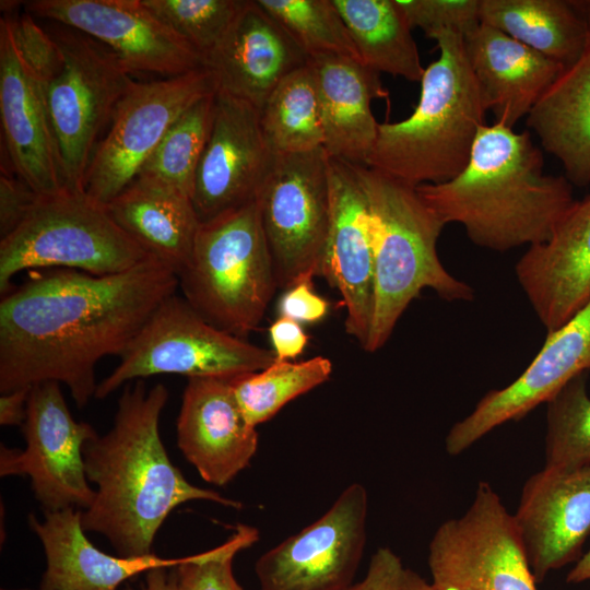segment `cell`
Listing matches in <instances>:
<instances>
[{
  "instance_id": "5",
  "label": "cell",
  "mask_w": 590,
  "mask_h": 590,
  "mask_svg": "<svg viewBox=\"0 0 590 590\" xmlns=\"http://www.w3.org/2000/svg\"><path fill=\"white\" fill-rule=\"evenodd\" d=\"M353 166L373 227L374 311L364 347L373 353L387 343L404 310L423 290L429 288L448 302L472 300L474 291L441 263L437 241L446 225L416 189L376 169Z\"/></svg>"
},
{
  "instance_id": "17",
  "label": "cell",
  "mask_w": 590,
  "mask_h": 590,
  "mask_svg": "<svg viewBox=\"0 0 590 590\" xmlns=\"http://www.w3.org/2000/svg\"><path fill=\"white\" fill-rule=\"evenodd\" d=\"M590 369V300L546 339L511 384L488 391L473 411L449 429L446 451L457 456L494 428L517 421L545 403L578 374Z\"/></svg>"
},
{
  "instance_id": "27",
  "label": "cell",
  "mask_w": 590,
  "mask_h": 590,
  "mask_svg": "<svg viewBox=\"0 0 590 590\" xmlns=\"http://www.w3.org/2000/svg\"><path fill=\"white\" fill-rule=\"evenodd\" d=\"M106 208L150 257L177 275L186 267L201 224L190 197L137 177Z\"/></svg>"
},
{
  "instance_id": "13",
  "label": "cell",
  "mask_w": 590,
  "mask_h": 590,
  "mask_svg": "<svg viewBox=\"0 0 590 590\" xmlns=\"http://www.w3.org/2000/svg\"><path fill=\"white\" fill-rule=\"evenodd\" d=\"M21 430L25 449L0 446V475L28 476L35 498L47 511L88 508L95 489L86 477L83 447L97 433L72 417L59 382L31 387Z\"/></svg>"
},
{
  "instance_id": "40",
  "label": "cell",
  "mask_w": 590,
  "mask_h": 590,
  "mask_svg": "<svg viewBox=\"0 0 590 590\" xmlns=\"http://www.w3.org/2000/svg\"><path fill=\"white\" fill-rule=\"evenodd\" d=\"M40 194L19 177L2 172L0 177V235H10L25 220Z\"/></svg>"
},
{
  "instance_id": "24",
  "label": "cell",
  "mask_w": 590,
  "mask_h": 590,
  "mask_svg": "<svg viewBox=\"0 0 590 590\" xmlns=\"http://www.w3.org/2000/svg\"><path fill=\"white\" fill-rule=\"evenodd\" d=\"M81 510H45L44 520L28 515V526L43 544L46 568L38 590H118L128 579L156 568H174L185 557L154 553L121 557L104 553L87 539Z\"/></svg>"
},
{
  "instance_id": "9",
  "label": "cell",
  "mask_w": 590,
  "mask_h": 590,
  "mask_svg": "<svg viewBox=\"0 0 590 590\" xmlns=\"http://www.w3.org/2000/svg\"><path fill=\"white\" fill-rule=\"evenodd\" d=\"M51 36L63 66L43 93L64 189L84 191L98 134L133 80L119 58L97 40L69 27Z\"/></svg>"
},
{
  "instance_id": "36",
  "label": "cell",
  "mask_w": 590,
  "mask_h": 590,
  "mask_svg": "<svg viewBox=\"0 0 590 590\" xmlns=\"http://www.w3.org/2000/svg\"><path fill=\"white\" fill-rule=\"evenodd\" d=\"M203 58L225 38L246 0H142Z\"/></svg>"
},
{
  "instance_id": "3",
  "label": "cell",
  "mask_w": 590,
  "mask_h": 590,
  "mask_svg": "<svg viewBox=\"0 0 590 590\" xmlns=\"http://www.w3.org/2000/svg\"><path fill=\"white\" fill-rule=\"evenodd\" d=\"M543 168L529 131L494 122L480 128L459 175L415 189L445 225L458 223L476 246L507 251L547 240L575 202L566 177Z\"/></svg>"
},
{
  "instance_id": "30",
  "label": "cell",
  "mask_w": 590,
  "mask_h": 590,
  "mask_svg": "<svg viewBox=\"0 0 590 590\" xmlns=\"http://www.w3.org/2000/svg\"><path fill=\"white\" fill-rule=\"evenodd\" d=\"M359 59L369 69L421 82L422 66L408 19L397 0H332Z\"/></svg>"
},
{
  "instance_id": "44",
  "label": "cell",
  "mask_w": 590,
  "mask_h": 590,
  "mask_svg": "<svg viewBox=\"0 0 590 590\" xmlns=\"http://www.w3.org/2000/svg\"><path fill=\"white\" fill-rule=\"evenodd\" d=\"M31 387L20 388L0 397V424L2 426H22L27 415V401Z\"/></svg>"
},
{
  "instance_id": "48",
  "label": "cell",
  "mask_w": 590,
  "mask_h": 590,
  "mask_svg": "<svg viewBox=\"0 0 590 590\" xmlns=\"http://www.w3.org/2000/svg\"><path fill=\"white\" fill-rule=\"evenodd\" d=\"M569 3L590 26V0H569Z\"/></svg>"
},
{
  "instance_id": "34",
  "label": "cell",
  "mask_w": 590,
  "mask_h": 590,
  "mask_svg": "<svg viewBox=\"0 0 590 590\" xmlns=\"http://www.w3.org/2000/svg\"><path fill=\"white\" fill-rule=\"evenodd\" d=\"M588 371L568 380L546 402L545 467L590 465Z\"/></svg>"
},
{
  "instance_id": "41",
  "label": "cell",
  "mask_w": 590,
  "mask_h": 590,
  "mask_svg": "<svg viewBox=\"0 0 590 590\" xmlns=\"http://www.w3.org/2000/svg\"><path fill=\"white\" fill-rule=\"evenodd\" d=\"M329 310L328 302L312 290V281H303L286 290L279 302L280 317L299 323L322 320Z\"/></svg>"
},
{
  "instance_id": "46",
  "label": "cell",
  "mask_w": 590,
  "mask_h": 590,
  "mask_svg": "<svg viewBox=\"0 0 590 590\" xmlns=\"http://www.w3.org/2000/svg\"><path fill=\"white\" fill-rule=\"evenodd\" d=\"M399 590H438L433 583H428L421 575L405 568L402 575Z\"/></svg>"
},
{
  "instance_id": "20",
  "label": "cell",
  "mask_w": 590,
  "mask_h": 590,
  "mask_svg": "<svg viewBox=\"0 0 590 590\" xmlns=\"http://www.w3.org/2000/svg\"><path fill=\"white\" fill-rule=\"evenodd\" d=\"M176 428L184 457L215 486L248 468L258 449V432L246 421L231 378H188Z\"/></svg>"
},
{
  "instance_id": "29",
  "label": "cell",
  "mask_w": 590,
  "mask_h": 590,
  "mask_svg": "<svg viewBox=\"0 0 590 590\" xmlns=\"http://www.w3.org/2000/svg\"><path fill=\"white\" fill-rule=\"evenodd\" d=\"M479 19L564 67L579 58L589 35L569 0H480Z\"/></svg>"
},
{
  "instance_id": "11",
  "label": "cell",
  "mask_w": 590,
  "mask_h": 590,
  "mask_svg": "<svg viewBox=\"0 0 590 590\" xmlns=\"http://www.w3.org/2000/svg\"><path fill=\"white\" fill-rule=\"evenodd\" d=\"M216 92V81L205 67L151 82L133 81L93 153L85 193L102 204L109 203L137 178L173 123Z\"/></svg>"
},
{
  "instance_id": "18",
  "label": "cell",
  "mask_w": 590,
  "mask_h": 590,
  "mask_svg": "<svg viewBox=\"0 0 590 590\" xmlns=\"http://www.w3.org/2000/svg\"><path fill=\"white\" fill-rule=\"evenodd\" d=\"M330 223L321 276L346 309L345 331L364 349L374 311V243L366 196L354 166L329 156Z\"/></svg>"
},
{
  "instance_id": "10",
  "label": "cell",
  "mask_w": 590,
  "mask_h": 590,
  "mask_svg": "<svg viewBox=\"0 0 590 590\" xmlns=\"http://www.w3.org/2000/svg\"><path fill=\"white\" fill-rule=\"evenodd\" d=\"M278 288L321 275L330 223L329 155H276L256 197Z\"/></svg>"
},
{
  "instance_id": "42",
  "label": "cell",
  "mask_w": 590,
  "mask_h": 590,
  "mask_svg": "<svg viewBox=\"0 0 590 590\" xmlns=\"http://www.w3.org/2000/svg\"><path fill=\"white\" fill-rule=\"evenodd\" d=\"M404 569L392 550L379 547L370 557L364 579L344 590H399Z\"/></svg>"
},
{
  "instance_id": "12",
  "label": "cell",
  "mask_w": 590,
  "mask_h": 590,
  "mask_svg": "<svg viewBox=\"0 0 590 590\" xmlns=\"http://www.w3.org/2000/svg\"><path fill=\"white\" fill-rule=\"evenodd\" d=\"M427 564L438 590H536L514 517L487 482L464 515L437 528Z\"/></svg>"
},
{
  "instance_id": "21",
  "label": "cell",
  "mask_w": 590,
  "mask_h": 590,
  "mask_svg": "<svg viewBox=\"0 0 590 590\" xmlns=\"http://www.w3.org/2000/svg\"><path fill=\"white\" fill-rule=\"evenodd\" d=\"M515 272L547 332L590 300V196L573 203L547 240L528 247Z\"/></svg>"
},
{
  "instance_id": "39",
  "label": "cell",
  "mask_w": 590,
  "mask_h": 590,
  "mask_svg": "<svg viewBox=\"0 0 590 590\" xmlns=\"http://www.w3.org/2000/svg\"><path fill=\"white\" fill-rule=\"evenodd\" d=\"M7 19L22 61L40 85H46L59 74L63 66L57 42L27 12L16 19Z\"/></svg>"
},
{
  "instance_id": "4",
  "label": "cell",
  "mask_w": 590,
  "mask_h": 590,
  "mask_svg": "<svg viewBox=\"0 0 590 590\" xmlns=\"http://www.w3.org/2000/svg\"><path fill=\"white\" fill-rule=\"evenodd\" d=\"M435 40L440 54L425 69L417 106L404 120L379 123L366 163L414 188L464 169L487 110L463 37L442 33Z\"/></svg>"
},
{
  "instance_id": "16",
  "label": "cell",
  "mask_w": 590,
  "mask_h": 590,
  "mask_svg": "<svg viewBox=\"0 0 590 590\" xmlns=\"http://www.w3.org/2000/svg\"><path fill=\"white\" fill-rule=\"evenodd\" d=\"M273 161L259 110L217 91L211 130L193 182L192 203L200 221L253 201Z\"/></svg>"
},
{
  "instance_id": "2",
  "label": "cell",
  "mask_w": 590,
  "mask_h": 590,
  "mask_svg": "<svg viewBox=\"0 0 590 590\" xmlns=\"http://www.w3.org/2000/svg\"><path fill=\"white\" fill-rule=\"evenodd\" d=\"M167 400L162 384L148 389L142 379L129 382L118 400L113 427L83 447L86 477L96 489L93 503L81 512L82 528L104 535L121 557L152 554L165 519L187 502L243 507L191 484L174 465L158 429Z\"/></svg>"
},
{
  "instance_id": "8",
  "label": "cell",
  "mask_w": 590,
  "mask_h": 590,
  "mask_svg": "<svg viewBox=\"0 0 590 590\" xmlns=\"http://www.w3.org/2000/svg\"><path fill=\"white\" fill-rule=\"evenodd\" d=\"M275 361L273 351L214 327L175 293L161 303L118 366L97 385L95 398L150 376L234 378Z\"/></svg>"
},
{
  "instance_id": "45",
  "label": "cell",
  "mask_w": 590,
  "mask_h": 590,
  "mask_svg": "<svg viewBox=\"0 0 590 590\" xmlns=\"http://www.w3.org/2000/svg\"><path fill=\"white\" fill-rule=\"evenodd\" d=\"M156 568L145 574L144 582L137 589L127 587L125 590H177L173 570Z\"/></svg>"
},
{
  "instance_id": "38",
  "label": "cell",
  "mask_w": 590,
  "mask_h": 590,
  "mask_svg": "<svg viewBox=\"0 0 590 590\" xmlns=\"http://www.w3.org/2000/svg\"><path fill=\"white\" fill-rule=\"evenodd\" d=\"M410 26L435 39L442 33L464 37L480 25V0H397Z\"/></svg>"
},
{
  "instance_id": "14",
  "label": "cell",
  "mask_w": 590,
  "mask_h": 590,
  "mask_svg": "<svg viewBox=\"0 0 590 590\" xmlns=\"http://www.w3.org/2000/svg\"><path fill=\"white\" fill-rule=\"evenodd\" d=\"M367 516V491L352 483L320 518L257 559L260 590L346 589L365 551Z\"/></svg>"
},
{
  "instance_id": "26",
  "label": "cell",
  "mask_w": 590,
  "mask_h": 590,
  "mask_svg": "<svg viewBox=\"0 0 590 590\" xmlns=\"http://www.w3.org/2000/svg\"><path fill=\"white\" fill-rule=\"evenodd\" d=\"M308 63L317 85L324 151L332 158L366 166L379 126L370 103L389 94L379 73L335 55L314 56Z\"/></svg>"
},
{
  "instance_id": "35",
  "label": "cell",
  "mask_w": 590,
  "mask_h": 590,
  "mask_svg": "<svg viewBox=\"0 0 590 590\" xmlns=\"http://www.w3.org/2000/svg\"><path fill=\"white\" fill-rule=\"evenodd\" d=\"M257 1L283 25L309 58L335 55L361 61L346 24L332 0Z\"/></svg>"
},
{
  "instance_id": "23",
  "label": "cell",
  "mask_w": 590,
  "mask_h": 590,
  "mask_svg": "<svg viewBox=\"0 0 590 590\" xmlns=\"http://www.w3.org/2000/svg\"><path fill=\"white\" fill-rule=\"evenodd\" d=\"M0 115L11 164L40 196L64 189L43 86L22 61L9 20L0 22Z\"/></svg>"
},
{
  "instance_id": "33",
  "label": "cell",
  "mask_w": 590,
  "mask_h": 590,
  "mask_svg": "<svg viewBox=\"0 0 590 590\" xmlns=\"http://www.w3.org/2000/svg\"><path fill=\"white\" fill-rule=\"evenodd\" d=\"M215 94L198 101L173 123L137 177L192 199L196 172L212 126Z\"/></svg>"
},
{
  "instance_id": "43",
  "label": "cell",
  "mask_w": 590,
  "mask_h": 590,
  "mask_svg": "<svg viewBox=\"0 0 590 590\" xmlns=\"http://www.w3.org/2000/svg\"><path fill=\"white\" fill-rule=\"evenodd\" d=\"M273 353L278 361H294L308 342V335L300 323L286 317H279L269 328Z\"/></svg>"
},
{
  "instance_id": "6",
  "label": "cell",
  "mask_w": 590,
  "mask_h": 590,
  "mask_svg": "<svg viewBox=\"0 0 590 590\" xmlns=\"http://www.w3.org/2000/svg\"><path fill=\"white\" fill-rule=\"evenodd\" d=\"M177 278L182 297L208 322L248 339L278 288L256 199L201 222Z\"/></svg>"
},
{
  "instance_id": "15",
  "label": "cell",
  "mask_w": 590,
  "mask_h": 590,
  "mask_svg": "<svg viewBox=\"0 0 590 590\" xmlns=\"http://www.w3.org/2000/svg\"><path fill=\"white\" fill-rule=\"evenodd\" d=\"M28 14L78 31L109 48L132 72L177 76L204 67L202 56L142 0H34Z\"/></svg>"
},
{
  "instance_id": "28",
  "label": "cell",
  "mask_w": 590,
  "mask_h": 590,
  "mask_svg": "<svg viewBox=\"0 0 590 590\" xmlns=\"http://www.w3.org/2000/svg\"><path fill=\"white\" fill-rule=\"evenodd\" d=\"M527 125L573 186L590 184V26L583 51L539 98Z\"/></svg>"
},
{
  "instance_id": "1",
  "label": "cell",
  "mask_w": 590,
  "mask_h": 590,
  "mask_svg": "<svg viewBox=\"0 0 590 590\" xmlns=\"http://www.w3.org/2000/svg\"><path fill=\"white\" fill-rule=\"evenodd\" d=\"M177 287V274L150 257L108 275L50 269L11 288L0 302V392L56 381L84 408L98 361L120 357Z\"/></svg>"
},
{
  "instance_id": "22",
  "label": "cell",
  "mask_w": 590,
  "mask_h": 590,
  "mask_svg": "<svg viewBox=\"0 0 590 590\" xmlns=\"http://www.w3.org/2000/svg\"><path fill=\"white\" fill-rule=\"evenodd\" d=\"M309 57L257 0H246L229 32L204 58L217 91L258 110L276 86Z\"/></svg>"
},
{
  "instance_id": "7",
  "label": "cell",
  "mask_w": 590,
  "mask_h": 590,
  "mask_svg": "<svg viewBox=\"0 0 590 590\" xmlns=\"http://www.w3.org/2000/svg\"><path fill=\"white\" fill-rule=\"evenodd\" d=\"M150 256L85 191L39 196L25 220L0 240V293L34 269H71L95 275L127 271Z\"/></svg>"
},
{
  "instance_id": "19",
  "label": "cell",
  "mask_w": 590,
  "mask_h": 590,
  "mask_svg": "<svg viewBox=\"0 0 590 590\" xmlns=\"http://www.w3.org/2000/svg\"><path fill=\"white\" fill-rule=\"evenodd\" d=\"M512 517L535 582L579 560L590 534V465L534 473Z\"/></svg>"
},
{
  "instance_id": "31",
  "label": "cell",
  "mask_w": 590,
  "mask_h": 590,
  "mask_svg": "<svg viewBox=\"0 0 590 590\" xmlns=\"http://www.w3.org/2000/svg\"><path fill=\"white\" fill-rule=\"evenodd\" d=\"M259 119L266 144L274 156L323 146L320 103L308 62L276 86L259 110Z\"/></svg>"
},
{
  "instance_id": "25",
  "label": "cell",
  "mask_w": 590,
  "mask_h": 590,
  "mask_svg": "<svg viewBox=\"0 0 590 590\" xmlns=\"http://www.w3.org/2000/svg\"><path fill=\"white\" fill-rule=\"evenodd\" d=\"M467 57L495 123L512 127L532 107L564 66L480 23L463 37Z\"/></svg>"
},
{
  "instance_id": "47",
  "label": "cell",
  "mask_w": 590,
  "mask_h": 590,
  "mask_svg": "<svg viewBox=\"0 0 590 590\" xmlns=\"http://www.w3.org/2000/svg\"><path fill=\"white\" fill-rule=\"evenodd\" d=\"M590 580V548L577 562L576 566L568 573L566 581L569 583H579Z\"/></svg>"
},
{
  "instance_id": "32",
  "label": "cell",
  "mask_w": 590,
  "mask_h": 590,
  "mask_svg": "<svg viewBox=\"0 0 590 590\" xmlns=\"http://www.w3.org/2000/svg\"><path fill=\"white\" fill-rule=\"evenodd\" d=\"M331 373L332 363L323 356L276 359L264 369L231 378V385L246 421L257 427L290 401L326 382Z\"/></svg>"
},
{
  "instance_id": "37",
  "label": "cell",
  "mask_w": 590,
  "mask_h": 590,
  "mask_svg": "<svg viewBox=\"0 0 590 590\" xmlns=\"http://www.w3.org/2000/svg\"><path fill=\"white\" fill-rule=\"evenodd\" d=\"M259 539V531L237 524L221 545L190 556L174 567L177 590H244L233 571L235 556Z\"/></svg>"
}]
</instances>
